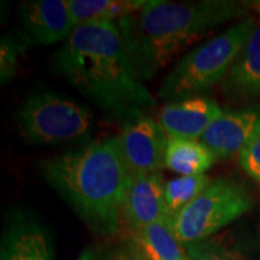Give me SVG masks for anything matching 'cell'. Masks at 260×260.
Instances as JSON below:
<instances>
[{
    "mask_svg": "<svg viewBox=\"0 0 260 260\" xmlns=\"http://www.w3.org/2000/svg\"><path fill=\"white\" fill-rule=\"evenodd\" d=\"M189 260H245V255L222 239L204 240L201 242L184 246Z\"/></svg>",
    "mask_w": 260,
    "mask_h": 260,
    "instance_id": "18",
    "label": "cell"
},
{
    "mask_svg": "<svg viewBox=\"0 0 260 260\" xmlns=\"http://www.w3.org/2000/svg\"><path fill=\"white\" fill-rule=\"evenodd\" d=\"M247 9L246 3L232 0H147L139 12L117 24L133 69L145 81L220 24L245 15Z\"/></svg>",
    "mask_w": 260,
    "mask_h": 260,
    "instance_id": "2",
    "label": "cell"
},
{
    "mask_svg": "<svg viewBox=\"0 0 260 260\" xmlns=\"http://www.w3.org/2000/svg\"><path fill=\"white\" fill-rule=\"evenodd\" d=\"M123 157L133 175L160 171L164 165L168 135L147 116L125 123L118 136Z\"/></svg>",
    "mask_w": 260,
    "mask_h": 260,
    "instance_id": "7",
    "label": "cell"
},
{
    "mask_svg": "<svg viewBox=\"0 0 260 260\" xmlns=\"http://www.w3.org/2000/svg\"><path fill=\"white\" fill-rule=\"evenodd\" d=\"M254 17H246L225 31L195 47L167 74L158 95L168 103L200 96L223 82L240 51L255 25Z\"/></svg>",
    "mask_w": 260,
    "mask_h": 260,
    "instance_id": "4",
    "label": "cell"
},
{
    "mask_svg": "<svg viewBox=\"0 0 260 260\" xmlns=\"http://www.w3.org/2000/svg\"><path fill=\"white\" fill-rule=\"evenodd\" d=\"M53 64L80 94L111 117L129 122L157 105L133 69L115 22L76 25L54 54Z\"/></svg>",
    "mask_w": 260,
    "mask_h": 260,
    "instance_id": "1",
    "label": "cell"
},
{
    "mask_svg": "<svg viewBox=\"0 0 260 260\" xmlns=\"http://www.w3.org/2000/svg\"><path fill=\"white\" fill-rule=\"evenodd\" d=\"M217 157L199 140L168 138L164 165L181 176L204 175Z\"/></svg>",
    "mask_w": 260,
    "mask_h": 260,
    "instance_id": "14",
    "label": "cell"
},
{
    "mask_svg": "<svg viewBox=\"0 0 260 260\" xmlns=\"http://www.w3.org/2000/svg\"><path fill=\"white\" fill-rule=\"evenodd\" d=\"M260 124V107L251 106L236 111L222 112L205 130L199 141L217 159L240 154Z\"/></svg>",
    "mask_w": 260,
    "mask_h": 260,
    "instance_id": "9",
    "label": "cell"
},
{
    "mask_svg": "<svg viewBox=\"0 0 260 260\" xmlns=\"http://www.w3.org/2000/svg\"><path fill=\"white\" fill-rule=\"evenodd\" d=\"M254 6H255V9H258V11H259V14H260V2H255L254 3Z\"/></svg>",
    "mask_w": 260,
    "mask_h": 260,
    "instance_id": "22",
    "label": "cell"
},
{
    "mask_svg": "<svg viewBox=\"0 0 260 260\" xmlns=\"http://www.w3.org/2000/svg\"><path fill=\"white\" fill-rule=\"evenodd\" d=\"M19 133L32 145L83 142L93 129V115L86 106L54 93L29 96L16 112Z\"/></svg>",
    "mask_w": 260,
    "mask_h": 260,
    "instance_id": "6",
    "label": "cell"
},
{
    "mask_svg": "<svg viewBox=\"0 0 260 260\" xmlns=\"http://www.w3.org/2000/svg\"><path fill=\"white\" fill-rule=\"evenodd\" d=\"M126 260H142V259H138V258H133V259H126Z\"/></svg>",
    "mask_w": 260,
    "mask_h": 260,
    "instance_id": "23",
    "label": "cell"
},
{
    "mask_svg": "<svg viewBox=\"0 0 260 260\" xmlns=\"http://www.w3.org/2000/svg\"><path fill=\"white\" fill-rule=\"evenodd\" d=\"M226 96L235 99L260 98V21L240 51L235 63L222 82Z\"/></svg>",
    "mask_w": 260,
    "mask_h": 260,
    "instance_id": "13",
    "label": "cell"
},
{
    "mask_svg": "<svg viewBox=\"0 0 260 260\" xmlns=\"http://www.w3.org/2000/svg\"><path fill=\"white\" fill-rule=\"evenodd\" d=\"M2 260H53L46 229L32 216L15 214L3 235Z\"/></svg>",
    "mask_w": 260,
    "mask_h": 260,
    "instance_id": "12",
    "label": "cell"
},
{
    "mask_svg": "<svg viewBox=\"0 0 260 260\" xmlns=\"http://www.w3.org/2000/svg\"><path fill=\"white\" fill-rule=\"evenodd\" d=\"M77 260H98V259L93 251H90V249H86V251L79 256V259Z\"/></svg>",
    "mask_w": 260,
    "mask_h": 260,
    "instance_id": "21",
    "label": "cell"
},
{
    "mask_svg": "<svg viewBox=\"0 0 260 260\" xmlns=\"http://www.w3.org/2000/svg\"><path fill=\"white\" fill-rule=\"evenodd\" d=\"M23 31L30 45H50L67 41L75 24L68 0H29L19 5Z\"/></svg>",
    "mask_w": 260,
    "mask_h": 260,
    "instance_id": "8",
    "label": "cell"
},
{
    "mask_svg": "<svg viewBox=\"0 0 260 260\" xmlns=\"http://www.w3.org/2000/svg\"><path fill=\"white\" fill-rule=\"evenodd\" d=\"M164 187L165 182L160 171L133 176L123 212L135 232L160 220H167Z\"/></svg>",
    "mask_w": 260,
    "mask_h": 260,
    "instance_id": "11",
    "label": "cell"
},
{
    "mask_svg": "<svg viewBox=\"0 0 260 260\" xmlns=\"http://www.w3.org/2000/svg\"><path fill=\"white\" fill-rule=\"evenodd\" d=\"M184 260H189V259H188V258H186V259H184Z\"/></svg>",
    "mask_w": 260,
    "mask_h": 260,
    "instance_id": "24",
    "label": "cell"
},
{
    "mask_svg": "<svg viewBox=\"0 0 260 260\" xmlns=\"http://www.w3.org/2000/svg\"><path fill=\"white\" fill-rule=\"evenodd\" d=\"M242 170L260 187V124L239 154Z\"/></svg>",
    "mask_w": 260,
    "mask_h": 260,
    "instance_id": "20",
    "label": "cell"
},
{
    "mask_svg": "<svg viewBox=\"0 0 260 260\" xmlns=\"http://www.w3.org/2000/svg\"><path fill=\"white\" fill-rule=\"evenodd\" d=\"M222 112L213 100L195 96L162 106L159 124L168 138L200 140L205 130Z\"/></svg>",
    "mask_w": 260,
    "mask_h": 260,
    "instance_id": "10",
    "label": "cell"
},
{
    "mask_svg": "<svg viewBox=\"0 0 260 260\" xmlns=\"http://www.w3.org/2000/svg\"><path fill=\"white\" fill-rule=\"evenodd\" d=\"M38 170L83 218L102 230L115 229L134 176L118 138L90 141L45 159Z\"/></svg>",
    "mask_w": 260,
    "mask_h": 260,
    "instance_id": "3",
    "label": "cell"
},
{
    "mask_svg": "<svg viewBox=\"0 0 260 260\" xmlns=\"http://www.w3.org/2000/svg\"><path fill=\"white\" fill-rule=\"evenodd\" d=\"M211 182L212 181L210 177L205 174L197 176H181L165 182L164 199L167 206V222H170L182 210L186 209Z\"/></svg>",
    "mask_w": 260,
    "mask_h": 260,
    "instance_id": "17",
    "label": "cell"
},
{
    "mask_svg": "<svg viewBox=\"0 0 260 260\" xmlns=\"http://www.w3.org/2000/svg\"><path fill=\"white\" fill-rule=\"evenodd\" d=\"M146 2L147 0H68V4L76 27L93 21H119L139 12Z\"/></svg>",
    "mask_w": 260,
    "mask_h": 260,
    "instance_id": "15",
    "label": "cell"
},
{
    "mask_svg": "<svg viewBox=\"0 0 260 260\" xmlns=\"http://www.w3.org/2000/svg\"><path fill=\"white\" fill-rule=\"evenodd\" d=\"M30 44L25 40L23 35L19 32L17 38L11 35H5L2 38L0 44V80L2 83L9 82L15 77L17 71L18 58Z\"/></svg>",
    "mask_w": 260,
    "mask_h": 260,
    "instance_id": "19",
    "label": "cell"
},
{
    "mask_svg": "<svg viewBox=\"0 0 260 260\" xmlns=\"http://www.w3.org/2000/svg\"><path fill=\"white\" fill-rule=\"evenodd\" d=\"M140 251L146 260H184L183 246L177 241L167 220H160L136 232Z\"/></svg>",
    "mask_w": 260,
    "mask_h": 260,
    "instance_id": "16",
    "label": "cell"
},
{
    "mask_svg": "<svg viewBox=\"0 0 260 260\" xmlns=\"http://www.w3.org/2000/svg\"><path fill=\"white\" fill-rule=\"evenodd\" d=\"M252 207V195L245 184L220 177L211 182L168 224L184 247L210 239Z\"/></svg>",
    "mask_w": 260,
    "mask_h": 260,
    "instance_id": "5",
    "label": "cell"
}]
</instances>
